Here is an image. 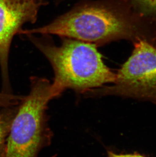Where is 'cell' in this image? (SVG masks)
I'll return each instance as SVG.
<instances>
[{
  "label": "cell",
  "instance_id": "6da1fadb",
  "mask_svg": "<svg viewBox=\"0 0 156 157\" xmlns=\"http://www.w3.org/2000/svg\"><path fill=\"white\" fill-rule=\"evenodd\" d=\"M19 34L56 35L102 46L116 40H143L156 47V25L125 0L84 1L42 27Z\"/></svg>",
  "mask_w": 156,
  "mask_h": 157
},
{
  "label": "cell",
  "instance_id": "7a4b0ae2",
  "mask_svg": "<svg viewBox=\"0 0 156 157\" xmlns=\"http://www.w3.org/2000/svg\"><path fill=\"white\" fill-rule=\"evenodd\" d=\"M25 36L51 64L54 73L52 86L58 97L66 89L84 94L115 82L116 74L104 63L95 45L62 38L57 46L49 35Z\"/></svg>",
  "mask_w": 156,
  "mask_h": 157
},
{
  "label": "cell",
  "instance_id": "3957f363",
  "mask_svg": "<svg viewBox=\"0 0 156 157\" xmlns=\"http://www.w3.org/2000/svg\"><path fill=\"white\" fill-rule=\"evenodd\" d=\"M45 78H31V90L19 103L7 140L6 157H37L49 145L52 132L48 125V104L57 98Z\"/></svg>",
  "mask_w": 156,
  "mask_h": 157
},
{
  "label": "cell",
  "instance_id": "277c9868",
  "mask_svg": "<svg viewBox=\"0 0 156 157\" xmlns=\"http://www.w3.org/2000/svg\"><path fill=\"white\" fill-rule=\"evenodd\" d=\"M133 43L131 56L116 73L114 85L89 90L86 96L115 95L156 104V47L143 40Z\"/></svg>",
  "mask_w": 156,
  "mask_h": 157
},
{
  "label": "cell",
  "instance_id": "5b68a950",
  "mask_svg": "<svg viewBox=\"0 0 156 157\" xmlns=\"http://www.w3.org/2000/svg\"><path fill=\"white\" fill-rule=\"evenodd\" d=\"M47 0H0V67L3 92L11 93L8 62L11 45L24 25L37 21Z\"/></svg>",
  "mask_w": 156,
  "mask_h": 157
},
{
  "label": "cell",
  "instance_id": "8992f818",
  "mask_svg": "<svg viewBox=\"0 0 156 157\" xmlns=\"http://www.w3.org/2000/svg\"><path fill=\"white\" fill-rule=\"evenodd\" d=\"M18 105L5 108L0 112V157H6L7 140Z\"/></svg>",
  "mask_w": 156,
  "mask_h": 157
},
{
  "label": "cell",
  "instance_id": "52a82bcc",
  "mask_svg": "<svg viewBox=\"0 0 156 157\" xmlns=\"http://www.w3.org/2000/svg\"><path fill=\"white\" fill-rule=\"evenodd\" d=\"M139 15L156 25V0H125Z\"/></svg>",
  "mask_w": 156,
  "mask_h": 157
},
{
  "label": "cell",
  "instance_id": "ba28073f",
  "mask_svg": "<svg viewBox=\"0 0 156 157\" xmlns=\"http://www.w3.org/2000/svg\"><path fill=\"white\" fill-rule=\"evenodd\" d=\"M23 97L12 93H0V112L5 108L19 105Z\"/></svg>",
  "mask_w": 156,
  "mask_h": 157
},
{
  "label": "cell",
  "instance_id": "9c48e42d",
  "mask_svg": "<svg viewBox=\"0 0 156 157\" xmlns=\"http://www.w3.org/2000/svg\"><path fill=\"white\" fill-rule=\"evenodd\" d=\"M108 157H144L139 154H116L111 151H108Z\"/></svg>",
  "mask_w": 156,
  "mask_h": 157
}]
</instances>
